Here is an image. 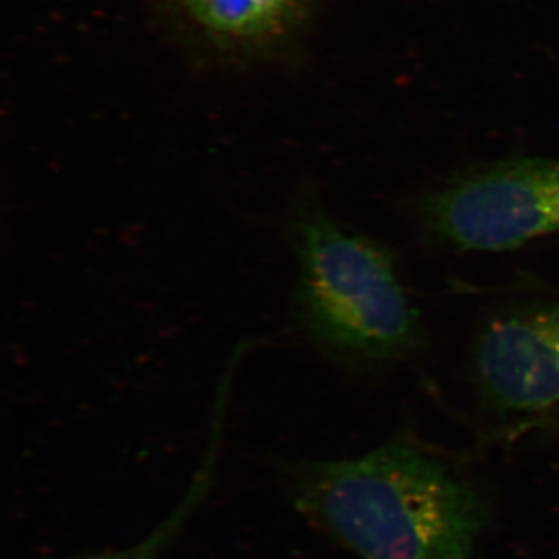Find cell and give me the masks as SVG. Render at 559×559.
<instances>
[{"instance_id": "obj_5", "label": "cell", "mask_w": 559, "mask_h": 559, "mask_svg": "<svg viewBox=\"0 0 559 559\" xmlns=\"http://www.w3.org/2000/svg\"><path fill=\"white\" fill-rule=\"evenodd\" d=\"M205 46L229 55L277 49L310 20L319 0H164Z\"/></svg>"}, {"instance_id": "obj_2", "label": "cell", "mask_w": 559, "mask_h": 559, "mask_svg": "<svg viewBox=\"0 0 559 559\" xmlns=\"http://www.w3.org/2000/svg\"><path fill=\"white\" fill-rule=\"evenodd\" d=\"M301 330L330 358L380 367L421 348L425 329L395 259L373 238L349 229L305 194L290 210Z\"/></svg>"}, {"instance_id": "obj_3", "label": "cell", "mask_w": 559, "mask_h": 559, "mask_svg": "<svg viewBox=\"0 0 559 559\" xmlns=\"http://www.w3.org/2000/svg\"><path fill=\"white\" fill-rule=\"evenodd\" d=\"M437 240L469 252H503L559 234V160L518 156L471 167L419 200Z\"/></svg>"}, {"instance_id": "obj_1", "label": "cell", "mask_w": 559, "mask_h": 559, "mask_svg": "<svg viewBox=\"0 0 559 559\" xmlns=\"http://www.w3.org/2000/svg\"><path fill=\"white\" fill-rule=\"evenodd\" d=\"M286 476L296 509L359 559L474 558L484 498L411 440L294 463Z\"/></svg>"}, {"instance_id": "obj_4", "label": "cell", "mask_w": 559, "mask_h": 559, "mask_svg": "<svg viewBox=\"0 0 559 559\" xmlns=\"http://www.w3.org/2000/svg\"><path fill=\"white\" fill-rule=\"evenodd\" d=\"M473 382L485 409L502 417H559V300L496 312L477 333Z\"/></svg>"}, {"instance_id": "obj_6", "label": "cell", "mask_w": 559, "mask_h": 559, "mask_svg": "<svg viewBox=\"0 0 559 559\" xmlns=\"http://www.w3.org/2000/svg\"><path fill=\"white\" fill-rule=\"evenodd\" d=\"M218 440H210L207 454L202 462L200 471L194 476L193 484L179 506L171 511L159 527L153 530L148 536H145L135 546L127 547V549L103 551V554L86 555V557H76L72 559H159L164 550L170 546L175 536L178 535L180 528L183 527L194 509L200 506L204 496L207 495L210 485H212L213 473H215L216 459H218Z\"/></svg>"}]
</instances>
